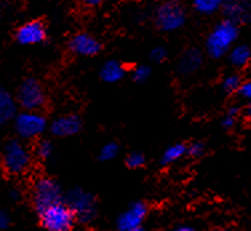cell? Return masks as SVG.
Instances as JSON below:
<instances>
[{"label":"cell","instance_id":"6da1fadb","mask_svg":"<svg viewBox=\"0 0 251 231\" xmlns=\"http://www.w3.org/2000/svg\"><path fill=\"white\" fill-rule=\"evenodd\" d=\"M238 35H239V28L237 23L228 19L219 22L208 35L206 42L207 52L213 58H221L226 55L227 52H230L234 43L237 42Z\"/></svg>","mask_w":251,"mask_h":231},{"label":"cell","instance_id":"7a4b0ae2","mask_svg":"<svg viewBox=\"0 0 251 231\" xmlns=\"http://www.w3.org/2000/svg\"><path fill=\"white\" fill-rule=\"evenodd\" d=\"M39 214L42 225L47 231H71L76 217L71 207L62 202L50 206Z\"/></svg>","mask_w":251,"mask_h":231},{"label":"cell","instance_id":"3957f363","mask_svg":"<svg viewBox=\"0 0 251 231\" xmlns=\"http://www.w3.org/2000/svg\"><path fill=\"white\" fill-rule=\"evenodd\" d=\"M1 162L7 173L19 175L29 167L31 155L27 147L23 143H20L19 140H11L3 150Z\"/></svg>","mask_w":251,"mask_h":231},{"label":"cell","instance_id":"277c9868","mask_svg":"<svg viewBox=\"0 0 251 231\" xmlns=\"http://www.w3.org/2000/svg\"><path fill=\"white\" fill-rule=\"evenodd\" d=\"M156 26L164 32H173L176 31L186 22V11L178 1H166L160 4L155 14Z\"/></svg>","mask_w":251,"mask_h":231},{"label":"cell","instance_id":"5b68a950","mask_svg":"<svg viewBox=\"0 0 251 231\" xmlns=\"http://www.w3.org/2000/svg\"><path fill=\"white\" fill-rule=\"evenodd\" d=\"M59 202H62V190L58 183L50 178H40L35 182L34 203L39 212Z\"/></svg>","mask_w":251,"mask_h":231},{"label":"cell","instance_id":"8992f818","mask_svg":"<svg viewBox=\"0 0 251 231\" xmlns=\"http://www.w3.org/2000/svg\"><path fill=\"white\" fill-rule=\"evenodd\" d=\"M18 101L25 111H36L46 103V94L38 80L27 79L20 86Z\"/></svg>","mask_w":251,"mask_h":231},{"label":"cell","instance_id":"52a82bcc","mask_svg":"<svg viewBox=\"0 0 251 231\" xmlns=\"http://www.w3.org/2000/svg\"><path fill=\"white\" fill-rule=\"evenodd\" d=\"M67 205L82 222L91 221L95 215V199L91 194L75 188L67 197Z\"/></svg>","mask_w":251,"mask_h":231},{"label":"cell","instance_id":"ba28073f","mask_svg":"<svg viewBox=\"0 0 251 231\" xmlns=\"http://www.w3.org/2000/svg\"><path fill=\"white\" fill-rule=\"evenodd\" d=\"M15 128L22 138H36L46 130V119L36 111H25L16 116Z\"/></svg>","mask_w":251,"mask_h":231},{"label":"cell","instance_id":"9c48e42d","mask_svg":"<svg viewBox=\"0 0 251 231\" xmlns=\"http://www.w3.org/2000/svg\"><path fill=\"white\" fill-rule=\"evenodd\" d=\"M147 214V207L143 202H136L130 206L118 218V229L121 231L131 230L140 227Z\"/></svg>","mask_w":251,"mask_h":231},{"label":"cell","instance_id":"30bf717a","mask_svg":"<svg viewBox=\"0 0 251 231\" xmlns=\"http://www.w3.org/2000/svg\"><path fill=\"white\" fill-rule=\"evenodd\" d=\"M226 19L234 23H243L250 19L251 1L250 0H225L222 7Z\"/></svg>","mask_w":251,"mask_h":231},{"label":"cell","instance_id":"8fae6325","mask_svg":"<svg viewBox=\"0 0 251 231\" xmlns=\"http://www.w3.org/2000/svg\"><path fill=\"white\" fill-rule=\"evenodd\" d=\"M70 49L79 56H94L100 51V43L90 34H76L70 42Z\"/></svg>","mask_w":251,"mask_h":231},{"label":"cell","instance_id":"7c38bea8","mask_svg":"<svg viewBox=\"0 0 251 231\" xmlns=\"http://www.w3.org/2000/svg\"><path fill=\"white\" fill-rule=\"evenodd\" d=\"M18 42L25 46L38 44L46 38V29L40 22H29L27 25L22 26L16 34Z\"/></svg>","mask_w":251,"mask_h":231},{"label":"cell","instance_id":"4fadbf2b","mask_svg":"<svg viewBox=\"0 0 251 231\" xmlns=\"http://www.w3.org/2000/svg\"><path fill=\"white\" fill-rule=\"evenodd\" d=\"M82 122L76 115H64L58 118L51 126V131L56 136H71L79 132Z\"/></svg>","mask_w":251,"mask_h":231},{"label":"cell","instance_id":"5bb4252c","mask_svg":"<svg viewBox=\"0 0 251 231\" xmlns=\"http://www.w3.org/2000/svg\"><path fill=\"white\" fill-rule=\"evenodd\" d=\"M202 64V53L199 50L190 49L182 55V58L179 60L178 68L180 74L183 75H190L195 73Z\"/></svg>","mask_w":251,"mask_h":231},{"label":"cell","instance_id":"9a60e30c","mask_svg":"<svg viewBox=\"0 0 251 231\" xmlns=\"http://www.w3.org/2000/svg\"><path fill=\"white\" fill-rule=\"evenodd\" d=\"M15 111L16 106H15L14 98L11 97L10 92L0 87V126L11 121L15 115Z\"/></svg>","mask_w":251,"mask_h":231},{"label":"cell","instance_id":"2e32d148","mask_svg":"<svg viewBox=\"0 0 251 231\" xmlns=\"http://www.w3.org/2000/svg\"><path fill=\"white\" fill-rule=\"evenodd\" d=\"M101 79L107 83H116L125 77V68L122 63L116 60H108L103 64L100 70Z\"/></svg>","mask_w":251,"mask_h":231},{"label":"cell","instance_id":"e0dca14e","mask_svg":"<svg viewBox=\"0 0 251 231\" xmlns=\"http://www.w3.org/2000/svg\"><path fill=\"white\" fill-rule=\"evenodd\" d=\"M251 59V50L245 46V44H238L235 47L230 50V62L237 66V67H243Z\"/></svg>","mask_w":251,"mask_h":231},{"label":"cell","instance_id":"ac0fdd59","mask_svg":"<svg viewBox=\"0 0 251 231\" xmlns=\"http://www.w3.org/2000/svg\"><path fill=\"white\" fill-rule=\"evenodd\" d=\"M225 0H194L193 5L197 12L202 15L215 14L223 7Z\"/></svg>","mask_w":251,"mask_h":231},{"label":"cell","instance_id":"d6986e66","mask_svg":"<svg viewBox=\"0 0 251 231\" xmlns=\"http://www.w3.org/2000/svg\"><path fill=\"white\" fill-rule=\"evenodd\" d=\"M186 153H187V147H186L183 143H175V145H171L170 147H167L166 151L163 153L162 163H174V162H176V160H179V159L182 158Z\"/></svg>","mask_w":251,"mask_h":231},{"label":"cell","instance_id":"ffe728a7","mask_svg":"<svg viewBox=\"0 0 251 231\" xmlns=\"http://www.w3.org/2000/svg\"><path fill=\"white\" fill-rule=\"evenodd\" d=\"M118 151H119V147L116 143H107L100 149V153H99V158L100 160H111L118 155Z\"/></svg>","mask_w":251,"mask_h":231},{"label":"cell","instance_id":"44dd1931","mask_svg":"<svg viewBox=\"0 0 251 231\" xmlns=\"http://www.w3.org/2000/svg\"><path fill=\"white\" fill-rule=\"evenodd\" d=\"M223 90L226 91H235L238 88H241L242 83H241V77L238 75H228L223 79Z\"/></svg>","mask_w":251,"mask_h":231},{"label":"cell","instance_id":"7402d4cb","mask_svg":"<svg viewBox=\"0 0 251 231\" xmlns=\"http://www.w3.org/2000/svg\"><path fill=\"white\" fill-rule=\"evenodd\" d=\"M127 166L131 167V169H139L145 164L146 159L145 155L140 154V153H131L128 156H127Z\"/></svg>","mask_w":251,"mask_h":231},{"label":"cell","instance_id":"603a6c76","mask_svg":"<svg viewBox=\"0 0 251 231\" xmlns=\"http://www.w3.org/2000/svg\"><path fill=\"white\" fill-rule=\"evenodd\" d=\"M151 75V70L147 66H139V67H136L134 70V73H132V77H134V80L138 83H143L146 82Z\"/></svg>","mask_w":251,"mask_h":231},{"label":"cell","instance_id":"cb8c5ba5","mask_svg":"<svg viewBox=\"0 0 251 231\" xmlns=\"http://www.w3.org/2000/svg\"><path fill=\"white\" fill-rule=\"evenodd\" d=\"M36 153L40 158L47 159L51 156L52 154V145L50 143L49 140H42L38 145V149H36Z\"/></svg>","mask_w":251,"mask_h":231},{"label":"cell","instance_id":"d4e9b609","mask_svg":"<svg viewBox=\"0 0 251 231\" xmlns=\"http://www.w3.org/2000/svg\"><path fill=\"white\" fill-rule=\"evenodd\" d=\"M237 114H238L237 108H230L228 112H227V115L223 118V122H222L223 127L230 128V127H232V126L235 125V116H237Z\"/></svg>","mask_w":251,"mask_h":231},{"label":"cell","instance_id":"484cf974","mask_svg":"<svg viewBox=\"0 0 251 231\" xmlns=\"http://www.w3.org/2000/svg\"><path fill=\"white\" fill-rule=\"evenodd\" d=\"M187 153L191 155V156L198 158V156L203 155V153H204V146H203V143H201V142H194L193 145L190 146V147H187Z\"/></svg>","mask_w":251,"mask_h":231},{"label":"cell","instance_id":"4316f807","mask_svg":"<svg viewBox=\"0 0 251 231\" xmlns=\"http://www.w3.org/2000/svg\"><path fill=\"white\" fill-rule=\"evenodd\" d=\"M166 55H167V52H166V50L163 47H155L151 51V58L154 59L155 62H162V60H164Z\"/></svg>","mask_w":251,"mask_h":231},{"label":"cell","instance_id":"83f0119b","mask_svg":"<svg viewBox=\"0 0 251 231\" xmlns=\"http://www.w3.org/2000/svg\"><path fill=\"white\" fill-rule=\"evenodd\" d=\"M10 226V215L4 210H0V230H4Z\"/></svg>","mask_w":251,"mask_h":231},{"label":"cell","instance_id":"f1b7e54d","mask_svg":"<svg viewBox=\"0 0 251 231\" xmlns=\"http://www.w3.org/2000/svg\"><path fill=\"white\" fill-rule=\"evenodd\" d=\"M239 90H241L242 97L246 98V99H249V101H251V80L243 83Z\"/></svg>","mask_w":251,"mask_h":231},{"label":"cell","instance_id":"f546056e","mask_svg":"<svg viewBox=\"0 0 251 231\" xmlns=\"http://www.w3.org/2000/svg\"><path fill=\"white\" fill-rule=\"evenodd\" d=\"M83 1H84V4L88 5V7H98V5L103 4L107 0H83Z\"/></svg>","mask_w":251,"mask_h":231},{"label":"cell","instance_id":"4dcf8cb0","mask_svg":"<svg viewBox=\"0 0 251 231\" xmlns=\"http://www.w3.org/2000/svg\"><path fill=\"white\" fill-rule=\"evenodd\" d=\"M171 231H193V229L188 226H179V227H175L174 230Z\"/></svg>","mask_w":251,"mask_h":231},{"label":"cell","instance_id":"1f68e13d","mask_svg":"<svg viewBox=\"0 0 251 231\" xmlns=\"http://www.w3.org/2000/svg\"><path fill=\"white\" fill-rule=\"evenodd\" d=\"M126 231H145L143 229H140V227H136V229H131V230H126Z\"/></svg>","mask_w":251,"mask_h":231},{"label":"cell","instance_id":"d6a6232c","mask_svg":"<svg viewBox=\"0 0 251 231\" xmlns=\"http://www.w3.org/2000/svg\"><path fill=\"white\" fill-rule=\"evenodd\" d=\"M247 112H249V115L251 116V101H250V104H249V108H247Z\"/></svg>","mask_w":251,"mask_h":231},{"label":"cell","instance_id":"836d02e7","mask_svg":"<svg viewBox=\"0 0 251 231\" xmlns=\"http://www.w3.org/2000/svg\"><path fill=\"white\" fill-rule=\"evenodd\" d=\"M215 231H227V230H215Z\"/></svg>","mask_w":251,"mask_h":231},{"label":"cell","instance_id":"e575fe53","mask_svg":"<svg viewBox=\"0 0 251 231\" xmlns=\"http://www.w3.org/2000/svg\"><path fill=\"white\" fill-rule=\"evenodd\" d=\"M71 231H80V230H71Z\"/></svg>","mask_w":251,"mask_h":231},{"label":"cell","instance_id":"d590c367","mask_svg":"<svg viewBox=\"0 0 251 231\" xmlns=\"http://www.w3.org/2000/svg\"><path fill=\"white\" fill-rule=\"evenodd\" d=\"M174 1H179V0H174Z\"/></svg>","mask_w":251,"mask_h":231}]
</instances>
